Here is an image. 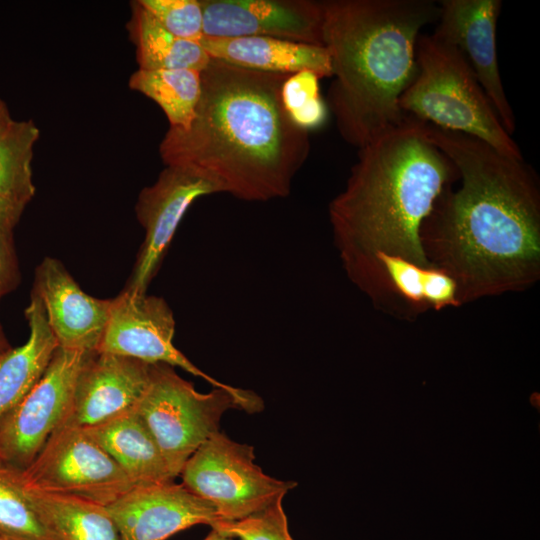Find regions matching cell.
<instances>
[{
	"mask_svg": "<svg viewBox=\"0 0 540 540\" xmlns=\"http://www.w3.org/2000/svg\"><path fill=\"white\" fill-rule=\"evenodd\" d=\"M454 164L448 186L424 220L420 239L430 264L457 283L462 305L530 288L540 278V194L523 159L485 142L417 120Z\"/></svg>",
	"mask_w": 540,
	"mask_h": 540,
	"instance_id": "6da1fadb",
	"label": "cell"
},
{
	"mask_svg": "<svg viewBox=\"0 0 540 540\" xmlns=\"http://www.w3.org/2000/svg\"><path fill=\"white\" fill-rule=\"evenodd\" d=\"M287 76L211 58L193 121L169 127L159 145L163 162L198 170L244 201L287 197L310 152L309 133L281 102Z\"/></svg>",
	"mask_w": 540,
	"mask_h": 540,
	"instance_id": "7a4b0ae2",
	"label": "cell"
},
{
	"mask_svg": "<svg viewBox=\"0 0 540 540\" xmlns=\"http://www.w3.org/2000/svg\"><path fill=\"white\" fill-rule=\"evenodd\" d=\"M458 180L451 160L418 121L403 122L359 149L344 190L329 204V220L350 278L377 255L431 265L420 231L436 200Z\"/></svg>",
	"mask_w": 540,
	"mask_h": 540,
	"instance_id": "3957f363",
	"label": "cell"
},
{
	"mask_svg": "<svg viewBox=\"0 0 540 540\" xmlns=\"http://www.w3.org/2000/svg\"><path fill=\"white\" fill-rule=\"evenodd\" d=\"M323 43L332 64L328 102L338 130L359 149L400 125L399 100L416 77L422 28L438 20L431 0L323 1Z\"/></svg>",
	"mask_w": 540,
	"mask_h": 540,
	"instance_id": "277c9868",
	"label": "cell"
},
{
	"mask_svg": "<svg viewBox=\"0 0 540 540\" xmlns=\"http://www.w3.org/2000/svg\"><path fill=\"white\" fill-rule=\"evenodd\" d=\"M417 74L399 106L404 115L476 138L500 153L523 159L460 51L432 34L416 44Z\"/></svg>",
	"mask_w": 540,
	"mask_h": 540,
	"instance_id": "5b68a950",
	"label": "cell"
},
{
	"mask_svg": "<svg viewBox=\"0 0 540 540\" xmlns=\"http://www.w3.org/2000/svg\"><path fill=\"white\" fill-rule=\"evenodd\" d=\"M264 408L254 391L231 386L198 392L174 367L152 364L149 386L134 409L154 437L176 478L191 455L215 432L223 414L240 409L249 414Z\"/></svg>",
	"mask_w": 540,
	"mask_h": 540,
	"instance_id": "8992f818",
	"label": "cell"
},
{
	"mask_svg": "<svg viewBox=\"0 0 540 540\" xmlns=\"http://www.w3.org/2000/svg\"><path fill=\"white\" fill-rule=\"evenodd\" d=\"M182 484L208 502L220 521L254 515L294 489L296 482L271 477L255 463L254 447L225 433L212 434L186 461Z\"/></svg>",
	"mask_w": 540,
	"mask_h": 540,
	"instance_id": "52a82bcc",
	"label": "cell"
},
{
	"mask_svg": "<svg viewBox=\"0 0 540 540\" xmlns=\"http://www.w3.org/2000/svg\"><path fill=\"white\" fill-rule=\"evenodd\" d=\"M15 471L24 487L76 496L104 506L134 487L89 430L72 424H62L32 463Z\"/></svg>",
	"mask_w": 540,
	"mask_h": 540,
	"instance_id": "ba28073f",
	"label": "cell"
},
{
	"mask_svg": "<svg viewBox=\"0 0 540 540\" xmlns=\"http://www.w3.org/2000/svg\"><path fill=\"white\" fill-rule=\"evenodd\" d=\"M93 352L58 347L43 376L0 419V461L24 470L70 412L79 373Z\"/></svg>",
	"mask_w": 540,
	"mask_h": 540,
	"instance_id": "9c48e42d",
	"label": "cell"
},
{
	"mask_svg": "<svg viewBox=\"0 0 540 540\" xmlns=\"http://www.w3.org/2000/svg\"><path fill=\"white\" fill-rule=\"evenodd\" d=\"M216 193L224 190L215 179L176 165H167L140 191L135 211L145 236L123 291L147 293L187 210L198 198Z\"/></svg>",
	"mask_w": 540,
	"mask_h": 540,
	"instance_id": "30bf717a",
	"label": "cell"
},
{
	"mask_svg": "<svg viewBox=\"0 0 540 540\" xmlns=\"http://www.w3.org/2000/svg\"><path fill=\"white\" fill-rule=\"evenodd\" d=\"M174 334V315L163 298L122 291L111 299L98 352L131 357L149 364L163 363L179 367L213 387H231L194 365L175 347Z\"/></svg>",
	"mask_w": 540,
	"mask_h": 540,
	"instance_id": "8fae6325",
	"label": "cell"
},
{
	"mask_svg": "<svg viewBox=\"0 0 540 540\" xmlns=\"http://www.w3.org/2000/svg\"><path fill=\"white\" fill-rule=\"evenodd\" d=\"M204 38L273 37L324 46L323 2L200 0Z\"/></svg>",
	"mask_w": 540,
	"mask_h": 540,
	"instance_id": "7c38bea8",
	"label": "cell"
},
{
	"mask_svg": "<svg viewBox=\"0 0 540 540\" xmlns=\"http://www.w3.org/2000/svg\"><path fill=\"white\" fill-rule=\"evenodd\" d=\"M499 0H443L433 32L463 55L508 134L515 131L513 109L498 64L496 30Z\"/></svg>",
	"mask_w": 540,
	"mask_h": 540,
	"instance_id": "4fadbf2b",
	"label": "cell"
},
{
	"mask_svg": "<svg viewBox=\"0 0 540 540\" xmlns=\"http://www.w3.org/2000/svg\"><path fill=\"white\" fill-rule=\"evenodd\" d=\"M349 279L375 307L400 319L462 305L456 281L432 264L380 254Z\"/></svg>",
	"mask_w": 540,
	"mask_h": 540,
	"instance_id": "5bb4252c",
	"label": "cell"
},
{
	"mask_svg": "<svg viewBox=\"0 0 540 540\" xmlns=\"http://www.w3.org/2000/svg\"><path fill=\"white\" fill-rule=\"evenodd\" d=\"M106 509L121 540H166L194 525L220 521L208 502L174 481L135 486Z\"/></svg>",
	"mask_w": 540,
	"mask_h": 540,
	"instance_id": "9a60e30c",
	"label": "cell"
},
{
	"mask_svg": "<svg viewBox=\"0 0 540 540\" xmlns=\"http://www.w3.org/2000/svg\"><path fill=\"white\" fill-rule=\"evenodd\" d=\"M151 369L152 364L131 357L91 353L63 424L91 428L134 410L149 386Z\"/></svg>",
	"mask_w": 540,
	"mask_h": 540,
	"instance_id": "2e32d148",
	"label": "cell"
},
{
	"mask_svg": "<svg viewBox=\"0 0 540 540\" xmlns=\"http://www.w3.org/2000/svg\"><path fill=\"white\" fill-rule=\"evenodd\" d=\"M31 292L41 300L60 348L98 352L111 299L84 292L63 263L53 257H45L36 267Z\"/></svg>",
	"mask_w": 540,
	"mask_h": 540,
	"instance_id": "e0dca14e",
	"label": "cell"
},
{
	"mask_svg": "<svg viewBox=\"0 0 540 540\" xmlns=\"http://www.w3.org/2000/svg\"><path fill=\"white\" fill-rule=\"evenodd\" d=\"M200 44L210 58L248 70L282 75L311 71L320 78L333 74L325 46L273 37L203 38Z\"/></svg>",
	"mask_w": 540,
	"mask_h": 540,
	"instance_id": "ac0fdd59",
	"label": "cell"
},
{
	"mask_svg": "<svg viewBox=\"0 0 540 540\" xmlns=\"http://www.w3.org/2000/svg\"><path fill=\"white\" fill-rule=\"evenodd\" d=\"M87 429L134 487L174 481L154 437L135 410Z\"/></svg>",
	"mask_w": 540,
	"mask_h": 540,
	"instance_id": "d6986e66",
	"label": "cell"
},
{
	"mask_svg": "<svg viewBox=\"0 0 540 540\" xmlns=\"http://www.w3.org/2000/svg\"><path fill=\"white\" fill-rule=\"evenodd\" d=\"M25 318L29 327L27 341L0 357V419L40 380L59 347L43 304L33 292Z\"/></svg>",
	"mask_w": 540,
	"mask_h": 540,
	"instance_id": "ffe728a7",
	"label": "cell"
},
{
	"mask_svg": "<svg viewBox=\"0 0 540 540\" xmlns=\"http://www.w3.org/2000/svg\"><path fill=\"white\" fill-rule=\"evenodd\" d=\"M21 487L57 540H121L106 506L76 496Z\"/></svg>",
	"mask_w": 540,
	"mask_h": 540,
	"instance_id": "44dd1931",
	"label": "cell"
},
{
	"mask_svg": "<svg viewBox=\"0 0 540 540\" xmlns=\"http://www.w3.org/2000/svg\"><path fill=\"white\" fill-rule=\"evenodd\" d=\"M129 31L136 46L139 69H195L211 58L200 43L180 39L166 30L138 1L133 3Z\"/></svg>",
	"mask_w": 540,
	"mask_h": 540,
	"instance_id": "7402d4cb",
	"label": "cell"
},
{
	"mask_svg": "<svg viewBox=\"0 0 540 540\" xmlns=\"http://www.w3.org/2000/svg\"><path fill=\"white\" fill-rule=\"evenodd\" d=\"M129 87L156 102L170 127L187 129L201 95V71L195 69H138Z\"/></svg>",
	"mask_w": 540,
	"mask_h": 540,
	"instance_id": "603a6c76",
	"label": "cell"
},
{
	"mask_svg": "<svg viewBox=\"0 0 540 540\" xmlns=\"http://www.w3.org/2000/svg\"><path fill=\"white\" fill-rule=\"evenodd\" d=\"M39 135L32 120H14L0 136V197L23 207L36 192L31 164Z\"/></svg>",
	"mask_w": 540,
	"mask_h": 540,
	"instance_id": "cb8c5ba5",
	"label": "cell"
},
{
	"mask_svg": "<svg viewBox=\"0 0 540 540\" xmlns=\"http://www.w3.org/2000/svg\"><path fill=\"white\" fill-rule=\"evenodd\" d=\"M0 534L15 540H57L43 524L15 469L0 461Z\"/></svg>",
	"mask_w": 540,
	"mask_h": 540,
	"instance_id": "d4e9b609",
	"label": "cell"
},
{
	"mask_svg": "<svg viewBox=\"0 0 540 540\" xmlns=\"http://www.w3.org/2000/svg\"><path fill=\"white\" fill-rule=\"evenodd\" d=\"M320 77L311 71L288 75L281 87V102L290 120L310 132L323 126L328 107L321 97Z\"/></svg>",
	"mask_w": 540,
	"mask_h": 540,
	"instance_id": "484cf974",
	"label": "cell"
},
{
	"mask_svg": "<svg viewBox=\"0 0 540 540\" xmlns=\"http://www.w3.org/2000/svg\"><path fill=\"white\" fill-rule=\"evenodd\" d=\"M158 22L174 36L200 43L203 11L200 0H139Z\"/></svg>",
	"mask_w": 540,
	"mask_h": 540,
	"instance_id": "4316f807",
	"label": "cell"
},
{
	"mask_svg": "<svg viewBox=\"0 0 540 540\" xmlns=\"http://www.w3.org/2000/svg\"><path fill=\"white\" fill-rule=\"evenodd\" d=\"M239 540H294L282 501L239 521H218L213 526Z\"/></svg>",
	"mask_w": 540,
	"mask_h": 540,
	"instance_id": "83f0119b",
	"label": "cell"
},
{
	"mask_svg": "<svg viewBox=\"0 0 540 540\" xmlns=\"http://www.w3.org/2000/svg\"><path fill=\"white\" fill-rule=\"evenodd\" d=\"M20 278L13 230L0 229V300L19 285Z\"/></svg>",
	"mask_w": 540,
	"mask_h": 540,
	"instance_id": "f1b7e54d",
	"label": "cell"
},
{
	"mask_svg": "<svg viewBox=\"0 0 540 540\" xmlns=\"http://www.w3.org/2000/svg\"><path fill=\"white\" fill-rule=\"evenodd\" d=\"M25 207L0 197V229L13 230Z\"/></svg>",
	"mask_w": 540,
	"mask_h": 540,
	"instance_id": "f546056e",
	"label": "cell"
},
{
	"mask_svg": "<svg viewBox=\"0 0 540 540\" xmlns=\"http://www.w3.org/2000/svg\"><path fill=\"white\" fill-rule=\"evenodd\" d=\"M13 121L6 103L0 99V136L6 132Z\"/></svg>",
	"mask_w": 540,
	"mask_h": 540,
	"instance_id": "4dcf8cb0",
	"label": "cell"
},
{
	"mask_svg": "<svg viewBox=\"0 0 540 540\" xmlns=\"http://www.w3.org/2000/svg\"><path fill=\"white\" fill-rule=\"evenodd\" d=\"M203 540H239L233 536L212 528L211 532Z\"/></svg>",
	"mask_w": 540,
	"mask_h": 540,
	"instance_id": "1f68e13d",
	"label": "cell"
},
{
	"mask_svg": "<svg viewBox=\"0 0 540 540\" xmlns=\"http://www.w3.org/2000/svg\"><path fill=\"white\" fill-rule=\"evenodd\" d=\"M11 349V346L5 336V333L0 325V357L5 354L8 350Z\"/></svg>",
	"mask_w": 540,
	"mask_h": 540,
	"instance_id": "d6a6232c",
	"label": "cell"
},
{
	"mask_svg": "<svg viewBox=\"0 0 540 540\" xmlns=\"http://www.w3.org/2000/svg\"><path fill=\"white\" fill-rule=\"evenodd\" d=\"M0 540H15L0 534Z\"/></svg>",
	"mask_w": 540,
	"mask_h": 540,
	"instance_id": "836d02e7",
	"label": "cell"
}]
</instances>
